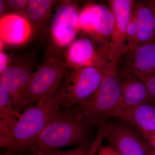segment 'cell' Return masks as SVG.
<instances>
[{
    "label": "cell",
    "instance_id": "6da1fadb",
    "mask_svg": "<svg viewBox=\"0 0 155 155\" xmlns=\"http://www.w3.org/2000/svg\"><path fill=\"white\" fill-rule=\"evenodd\" d=\"M60 88L23 110L1 147L4 150L1 155H18L38 137L61 110Z\"/></svg>",
    "mask_w": 155,
    "mask_h": 155
},
{
    "label": "cell",
    "instance_id": "7a4b0ae2",
    "mask_svg": "<svg viewBox=\"0 0 155 155\" xmlns=\"http://www.w3.org/2000/svg\"><path fill=\"white\" fill-rule=\"evenodd\" d=\"M93 126L75 107L61 108L59 114L24 151L39 149L58 150L92 142Z\"/></svg>",
    "mask_w": 155,
    "mask_h": 155
},
{
    "label": "cell",
    "instance_id": "3957f363",
    "mask_svg": "<svg viewBox=\"0 0 155 155\" xmlns=\"http://www.w3.org/2000/svg\"><path fill=\"white\" fill-rule=\"evenodd\" d=\"M118 61L109 63L101 85L90 100L75 107L93 125L117 119L121 97Z\"/></svg>",
    "mask_w": 155,
    "mask_h": 155
},
{
    "label": "cell",
    "instance_id": "277c9868",
    "mask_svg": "<svg viewBox=\"0 0 155 155\" xmlns=\"http://www.w3.org/2000/svg\"><path fill=\"white\" fill-rule=\"evenodd\" d=\"M69 68L61 49L51 46L31 79L22 110L59 89Z\"/></svg>",
    "mask_w": 155,
    "mask_h": 155
},
{
    "label": "cell",
    "instance_id": "5b68a950",
    "mask_svg": "<svg viewBox=\"0 0 155 155\" xmlns=\"http://www.w3.org/2000/svg\"><path fill=\"white\" fill-rule=\"evenodd\" d=\"M109 63L79 69L69 68L60 88L61 108L69 109L90 100L99 87Z\"/></svg>",
    "mask_w": 155,
    "mask_h": 155
},
{
    "label": "cell",
    "instance_id": "8992f818",
    "mask_svg": "<svg viewBox=\"0 0 155 155\" xmlns=\"http://www.w3.org/2000/svg\"><path fill=\"white\" fill-rule=\"evenodd\" d=\"M104 124L105 138L119 155H148L152 148L141 134L119 119Z\"/></svg>",
    "mask_w": 155,
    "mask_h": 155
},
{
    "label": "cell",
    "instance_id": "52a82bcc",
    "mask_svg": "<svg viewBox=\"0 0 155 155\" xmlns=\"http://www.w3.org/2000/svg\"><path fill=\"white\" fill-rule=\"evenodd\" d=\"M34 68L32 60L19 58L12 60L8 68L1 74L0 85L11 95L14 109L19 116Z\"/></svg>",
    "mask_w": 155,
    "mask_h": 155
},
{
    "label": "cell",
    "instance_id": "ba28073f",
    "mask_svg": "<svg viewBox=\"0 0 155 155\" xmlns=\"http://www.w3.org/2000/svg\"><path fill=\"white\" fill-rule=\"evenodd\" d=\"M79 17L77 9L68 1L59 3L51 22V35L54 45L62 49L74 41L79 28Z\"/></svg>",
    "mask_w": 155,
    "mask_h": 155
},
{
    "label": "cell",
    "instance_id": "9c48e42d",
    "mask_svg": "<svg viewBox=\"0 0 155 155\" xmlns=\"http://www.w3.org/2000/svg\"><path fill=\"white\" fill-rule=\"evenodd\" d=\"M115 26L114 14L105 6L90 5L80 14V29L106 43L107 40L112 38Z\"/></svg>",
    "mask_w": 155,
    "mask_h": 155
},
{
    "label": "cell",
    "instance_id": "30bf717a",
    "mask_svg": "<svg viewBox=\"0 0 155 155\" xmlns=\"http://www.w3.org/2000/svg\"><path fill=\"white\" fill-rule=\"evenodd\" d=\"M64 57L67 66L72 69L102 66L109 62V51L106 45L97 51L91 41L84 38L72 42Z\"/></svg>",
    "mask_w": 155,
    "mask_h": 155
},
{
    "label": "cell",
    "instance_id": "8fae6325",
    "mask_svg": "<svg viewBox=\"0 0 155 155\" xmlns=\"http://www.w3.org/2000/svg\"><path fill=\"white\" fill-rule=\"evenodd\" d=\"M118 69L121 82L119 114L128 108L144 103L153 104L144 84L133 72L118 65Z\"/></svg>",
    "mask_w": 155,
    "mask_h": 155
},
{
    "label": "cell",
    "instance_id": "7c38bea8",
    "mask_svg": "<svg viewBox=\"0 0 155 155\" xmlns=\"http://www.w3.org/2000/svg\"><path fill=\"white\" fill-rule=\"evenodd\" d=\"M118 65L134 73L155 75V43L127 48Z\"/></svg>",
    "mask_w": 155,
    "mask_h": 155
},
{
    "label": "cell",
    "instance_id": "4fadbf2b",
    "mask_svg": "<svg viewBox=\"0 0 155 155\" xmlns=\"http://www.w3.org/2000/svg\"><path fill=\"white\" fill-rule=\"evenodd\" d=\"M32 27L27 18L20 14L10 13L0 20L1 40L11 45L25 43L30 38Z\"/></svg>",
    "mask_w": 155,
    "mask_h": 155
},
{
    "label": "cell",
    "instance_id": "5bb4252c",
    "mask_svg": "<svg viewBox=\"0 0 155 155\" xmlns=\"http://www.w3.org/2000/svg\"><path fill=\"white\" fill-rule=\"evenodd\" d=\"M141 134L155 131V105L147 103L121 111L118 118Z\"/></svg>",
    "mask_w": 155,
    "mask_h": 155
},
{
    "label": "cell",
    "instance_id": "9a60e30c",
    "mask_svg": "<svg viewBox=\"0 0 155 155\" xmlns=\"http://www.w3.org/2000/svg\"><path fill=\"white\" fill-rule=\"evenodd\" d=\"M132 14L137 25L136 46L155 43L153 14L146 2H135Z\"/></svg>",
    "mask_w": 155,
    "mask_h": 155
},
{
    "label": "cell",
    "instance_id": "2e32d148",
    "mask_svg": "<svg viewBox=\"0 0 155 155\" xmlns=\"http://www.w3.org/2000/svg\"><path fill=\"white\" fill-rule=\"evenodd\" d=\"M135 1L112 0L110 1L111 10L115 19V26L111 40L116 44L126 45V31Z\"/></svg>",
    "mask_w": 155,
    "mask_h": 155
},
{
    "label": "cell",
    "instance_id": "e0dca14e",
    "mask_svg": "<svg viewBox=\"0 0 155 155\" xmlns=\"http://www.w3.org/2000/svg\"><path fill=\"white\" fill-rule=\"evenodd\" d=\"M57 1L53 0H29L25 11V17L36 31L47 30L51 11Z\"/></svg>",
    "mask_w": 155,
    "mask_h": 155
},
{
    "label": "cell",
    "instance_id": "ac0fdd59",
    "mask_svg": "<svg viewBox=\"0 0 155 155\" xmlns=\"http://www.w3.org/2000/svg\"><path fill=\"white\" fill-rule=\"evenodd\" d=\"M0 146L5 143L11 130L19 119L13 106L11 95L0 85Z\"/></svg>",
    "mask_w": 155,
    "mask_h": 155
},
{
    "label": "cell",
    "instance_id": "d6986e66",
    "mask_svg": "<svg viewBox=\"0 0 155 155\" xmlns=\"http://www.w3.org/2000/svg\"><path fill=\"white\" fill-rule=\"evenodd\" d=\"M133 73L144 84L150 97L155 105V75H145Z\"/></svg>",
    "mask_w": 155,
    "mask_h": 155
},
{
    "label": "cell",
    "instance_id": "ffe728a7",
    "mask_svg": "<svg viewBox=\"0 0 155 155\" xmlns=\"http://www.w3.org/2000/svg\"><path fill=\"white\" fill-rule=\"evenodd\" d=\"M104 139V124H100L98 125L97 134L93 142L91 148L87 155H97Z\"/></svg>",
    "mask_w": 155,
    "mask_h": 155
},
{
    "label": "cell",
    "instance_id": "44dd1931",
    "mask_svg": "<svg viewBox=\"0 0 155 155\" xmlns=\"http://www.w3.org/2000/svg\"><path fill=\"white\" fill-rule=\"evenodd\" d=\"M27 0H8L6 1L10 11L25 17V11L28 4Z\"/></svg>",
    "mask_w": 155,
    "mask_h": 155
},
{
    "label": "cell",
    "instance_id": "7402d4cb",
    "mask_svg": "<svg viewBox=\"0 0 155 155\" xmlns=\"http://www.w3.org/2000/svg\"><path fill=\"white\" fill-rule=\"evenodd\" d=\"M93 142L78 146L74 148L68 150H61L59 155H87Z\"/></svg>",
    "mask_w": 155,
    "mask_h": 155
},
{
    "label": "cell",
    "instance_id": "603a6c76",
    "mask_svg": "<svg viewBox=\"0 0 155 155\" xmlns=\"http://www.w3.org/2000/svg\"><path fill=\"white\" fill-rule=\"evenodd\" d=\"M60 150L39 149L33 150L26 151L17 155H59Z\"/></svg>",
    "mask_w": 155,
    "mask_h": 155
},
{
    "label": "cell",
    "instance_id": "cb8c5ba5",
    "mask_svg": "<svg viewBox=\"0 0 155 155\" xmlns=\"http://www.w3.org/2000/svg\"><path fill=\"white\" fill-rule=\"evenodd\" d=\"M12 61L8 54L1 50L0 52V74H2L8 68Z\"/></svg>",
    "mask_w": 155,
    "mask_h": 155
},
{
    "label": "cell",
    "instance_id": "d4e9b609",
    "mask_svg": "<svg viewBox=\"0 0 155 155\" xmlns=\"http://www.w3.org/2000/svg\"><path fill=\"white\" fill-rule=\"evenodd\" d=\"M141 134L151 147L155 149V131L143 133Z\"/></svg>",
    "mask_w": 155,
    "mask_h": 155
},
{
    "label": "cell",
    "instance_id": "484cf974",
    "mask_svg": "<svg viewBox=\"0 0 155 155\" xmlns=\"http://www.w3.org/2000/svg\"><path fill=\"white\" fill-rule=\"evenodd\" d=\"M97 155H119L118 153L110 146L102 147Z\"/></svg>",
    "mask_w": 155,
    "mask_h": 155
},
{
    "label": "cell",
    "instance_id": "4316f807",
    "mask_svg": "<svg viewBox=\"0 0 155 155\" xmlns=\"http://www.w3.org/2000/svg\"><path fill=\"white\" fill-rule=\"evenodd\" d=\"M10 11L6 3V1L0 0V15L1 17H3L5 16V14L7 13L8 11Z\"/></svg>",
    "mask_w": 155,
    "mask_h": 155
},
{
    "label": "cell",
    "instance_id": "83f0119b",
    "mask_svg": "<svg viewBox=\"0 0 155 155\" xmlns=\"http://www.w3.org/2000/svg\"><path fill=\"white\" fill-rule=\"evenodd\" d=\"M146 2L149 6L150 8L152 11L153 14L154 19L155 37V0H151V1H146Z\"/></svg>",
    "mask_w": 155,
    "mask_h": 155
},
{
    "label": "cell",
    "instance_id": "f1b7e54d",
    "mask_svg": "<svg viewBox=\"0 0 155 155\" xmlns=\"http://www.w3.org/2000/svg\"><path fill=\"white\" fill-rule=\"evenodd\" d=\"M148 155H155V149L152 148L150 151Z\"/></svg>",
    "mask_w": 155,
    "mask_h": 155
}]
</instances>
